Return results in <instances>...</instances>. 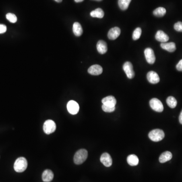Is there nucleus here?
Here are the masks:
<instances>
[{
    "label": "nucleus",
    "instance_id": "f257e3e1",
    "mask_svg": "<svg viewBox=\"0 0 182 182\" xmlns=\"http://www.w3.org/2000/svg\"><path fill=\"white\" fill-rule=\"evenodd\" d=\"M27 161L24 157H19L15 161L14 169L17 172H23L27 169Z\"/></svg>",
    "mask_w": 182,
    "mask_h": 182
},
{
    "label": "nucleus",
    "instance_id": "f03ea898",
    "mask_svg": "<svg viewBox=\"0 0 182 182\" xmlns=\"http://www.w3.org/2000/svg\"><path fill=\"white\" fill-rule=\"evenodd\" d=\"M88 155V153L87 150L84 149H80L79 151H77L74 155L73 158L74 163L77 165L81 164L83 163H84L85 160L87 159Z\"/></svg>",
    "mask_w": 182,
    "mask_h": 182
},
{
    "label": "nucleus",
    "instance_id": "7ed1b4c3",
    "mask_svg": "<svg viewBox=\"0 0 182 182\" xmlns=\"http://www.w3.org/2000/svg\"><path fill=\"white\" fill-rule=\"evenodd\" d=\"M164 133L160 129H155L149 133V138L153 142L160 141L164 137Z\"/></svg>",
    "mask_w": 182,
    "mask_h": 182
},
{
    "label": "nucleus",
    "instance_id": "20e7f679",
    "mask_svg": "<svg viewBox=\"0 0 182 182\" xmlns=\"http://www.w3.org/2000/svg\"><path fill=\"white\" fill-rule=\"evenodd\" d=\"M56 129V123L52 120H47L43 123V130L45 134H51L55 131Z\"/></svg>",
    "mask_w": 182,
    "mask_h": 182
},
{
    "label": "nucleus",
    "instance_id": "39448f33",
    "mask_svg": "<svg viewBox=\"0 0 182 182\" xmlns=\"http://www.w3.org/2000/svg\"><path fill=\"white\" fill-rule=\"evenodd\" d=\"M150 106L153 110L156 112H161L163 110V106L161 101L157 98H153L150 102Z\"/></svg>",
    "mask_w": 182,
    "mask_h": 182
},
{
    "label": "nucleus",
    "instance_id": "423d86ee",
    "mask_svg": "<svg viewBox=\"0 0 182 182\" xmlns=\"http://www.w3.org/2000/svg\"><path fill=\"white\" fill-rule=\"evenodd\" d=\"M123 69L125 71L127 77L130 79H132L134 77V72L133 66L130 62L127 61L124 63Z\"/></svg>",
    "mask_w": 182,
    "mask_h": 182
},
{
    "label": "nucleus",
    "instance_id": "0eeeda50",
    "mask_svg": "<svg viewBox=\"0 0 182 182\" xmlns=\"http://www.w3.org/2000/svg\"><path fill=\"white\" fill-rule=\"evenodd\" d=\"M67 108L69 113L71 114H76L79 112L80 107L79 104L77 103L76 101L73 100H70L69 101L67 105Z\"/></svg>",
    "mask_w": 182,
    "mask_h": 182
},
{
    "label": "nucleus",
    "instance_id": "6e6552de",
    "mask_svg": "<svg viewBox=\"0 0 182 182\" xmlns=\"http://www.w3.org/2000/svg\"><path fill=\"white\" fill-rule=\"evenodd\" d=\"M145 56L147 62L150 64H154L155 61V56L154 54V51L151 48H148L145 50Z\"/></svg>",
    "mask_w": 182,
    "mask_h": 182
},
{
    "label": "nucleus",
    "instance_id": "1a4fd4ad",
    "mask_svg": "<svg viewBox=\"0 0 182 182\" xmlns=\"http://www.w3.org/2000/svg\"><path fill=\"white\" fill-rule=\"evenodd\" d=\"M147 80L149 83L152 84H156L160 81V78L156 72L150 71L147 74Z\"/></svg>",
    "mask_w": 182,
    "mask_h": 182
},
{
    "label": "nucleus",
    "instance_id": "9d476101",
    "mask_svg": "<svg viewBox=\"0 0 182 182\" xmlns=\"http://www.w3.org/2000/svg\"><path fill=\"white\" fill-rule=\"evenodd\" d=\"M100 161L106 167H110L112 164V158L108 153H104L100 157Z\"/></svg>",
    "mask_w": 182,
    "mask_h": 182
},
{
    "label": "nucleus",
    "instance_id": "9b49d317",
    "mask_svg": "<svg viewBox=\"0 0 182 182\" xmlns=\"http://www.w3.org/2000/svg\"><path fill=\"white\" fill-rule=\"evenodd\" d=\"M121 29L118 27H114L109 30L108 33V38L111 40H114L119 36L121 34Z\"/></svg>",
    "mask_w": 182,
    "mask_h": 182
},
{
    "label": "nucleus",
    "instance_id": "f8f14e48",
    "mask_svg": "<svg viewBox=\"0 0 182 182\" xmlns=\"http://www.w3.org/2000/svg\"><path fill=\"white\" fill-rule=\"evenodd\" d=\"M88 72L90 74L93 76H98L102 73L103 68L99 65H93L89 67Z\"/></svg>",
    "mask_w": 182,
    "mask_h": 182
},
{
    "label": "nucleus",
    "instance_id": "ddd939ff",
    "mask_svg": "<svg viewBox=\"0 0 182 182\" xmlns=\"http://www.w3.org/2000/svg\"><path fill=\"white\" fill-rule=\"evenodd\" d=\"M102 102L104 105L114 107H115V105H116V100L114 96H109L104 98L102 100Z\"/></svg>",
    "mask_w": 182,
    "mask_h": 182
},
{
    "label": "nucleus",
    "instance_id": "4468645a",
    "mask_svg": "<svg viewBox=\"0 0 182 182\" xmlns=\"http://www.w3.org/2000/svg\"><path fill=\"white\" fill-rule=\"evenodd\" d=\"M155 39L157 41L161 42L167 43L169 40V37L167 34L162 31H158L156 34Z\"/></svg>",
    "mask_w": 182,
    "mask_h": 182
},
{
    "label": "nucleus",
    "instance_id": "2eb2a0df",
    "mask_svg": "<svg viewBox=\"0 0 182 182\" xmlns=\"http://www.w3.org/2000/svg\"><path fill=\"white\" fill-rule=\"evenodd\" d=\"M97 49L98 52L101 54L106 53L108 50L106 43L103 40H100L97 43Z\"/></svg>",
    "mask_w": 182,
    "mask_h": 182
},
{
    "label": "nucleus",
    "instance_id": "dca6fc26",
    "mask_svg": "<svg viewBox=\"0 0 182 182\" xmlns=\"http://www.w3.org/2000/svg\"><path fill=\"white\" fill-rule=\"evenodd\" d=\"M161 48L169 52H174L176 50V46L175 43H163L160 45Z\"/></svg>",
    "mask_w": 182,
    "mask_h": 182
},
{
    "label": "nucleus",
    "instance_id": "f3484780",
    "mask_svg": "<svg viewBox=\"0 0 182 182\" xmlns=\"http://www.w3.org/2000/svg\"><path fill=\"white\" fill-rule=\"evenodd\" d=\"M54 174L50 170H45L42 174V180L43 182H50L53 179Z\"/></svg>",
    "mask_w": 182,
    "mask_h": 182
},
{
    "label": "nucleus",
    "instance_id": "a211bd4d",
    "mask_svg": "<svg viewBox=\"0 0 182 182\" xmlns=\"http://www.w3.org/2000/svg\"><path fill=\"white\" fill-rule=\"evenodd\" d=\"M172 154L170 151H165L160 156L159 160L160 163H165L167 161H170L172 158Z\"/></svg>",
    "mask_w": 182,
    "mask_h": 182
},
{
    "label": "nucleus",
    "instance_id": "6ab92c4d",
    "mask_svg": "<svg viewBox=\"0 0 182 182\" xmlns=\"http://www.w3.org/2000/svg\"><path fill=\"white\" fill-rule=\"evenodd\" d=\"M127 162L130 166H136L139 163V158L136 155L131 154L128 156Z\"/></svg>",
    "mask_w": 182,
    "mask_h": 182
},
{
    "label": "nucleus",
    "instance_id": "aec40b11",
    "mask_svg": "<svg viewBox=\"0 0 182 182\" xmlns=\"http://www.w3.org/2000/svg\"><path fill=\"white\" fill-rule=\"evenodd\" d=\"M73 31L76 36H80L83 34V28L79 23H74L73 25Z\"/></svg>",
    "mask_w": 182,
    "mask_h": 182
},
{
    "label": "nucleus",
    "instance_id": "412c9836",
    "mask_svg": "<svg viewBox=\"0 0 182 182\" xmlns=\"http://www.w3.org/2000/svg\"><path fill=\"white\" fill-rule=\"evenodd\" d=\"M90 15L93 17L102 18L104 16V12L101 8H97L90 13Z\"/></svg>",
    "mask_w": 182,
    "mask_h": 182
},
{
    "label": "nucleus",
    "instance_id": "4be33fe9",
    "mask_svg": "<svg viewBox=\"0 0 182 182\" xmlns=\"http://www.w3.org/2000/svg\"><path fill=\"white\" fill-rule=\"evenodd\" d=\"M131 1L132 0H118V4L122 10H126L128 8Z\"/></svg>",
    "mask_w": 182,
    "mask_h": 182
},
{
    "label": "nucleus",
    "instance_id": "5701e85b",
    "mask_svg": "<svg viewBox=\"0 0 182 182\" xmlns=\"http://www.w3.org/2000/svg\"><path fill=\"white\" fill-rule=\"evenodd\" d=\"M166 9L163 7H158L153 11V14L157 17H163L166 14Z\"/></svg>",
    "mask_w": 182,
    "mask_h": 182
},
{
    "label": "nucleus",
    "instance_id": "b1692460",
    "mask_svg": "<svg viewBox=\"0 0 182 182\" xmlns=\"http://www.w3.org/2000/svg\"><path fill=\"white\" fill-rule=\"evenodd\" d=\"M167 103L168 106L171 108H175L177 105L176 100L172 96H170L167 98Z\"/></svg>",
    "mask_w": 182,
    "mask_h": 182
},
{
    "label": "nucleus",
    "instance_id": "393cba45",
    "mask_svg": "<svg viewBox=\"0 0 182 182\" xmlns=\"http://www.w3.org/2000/svg\"><path fill=\"white\" fill-rule=\"evenodd\" d=\"M142 34L141 28L140 27H137L136 28V30L134 31L133 34V39L134 40H137L140 38Z\"/></svg>",
    "mask_w": 182,
    "mask_h": 182
},
{
    "label": "nucleus",
    "instance_id": "a878e982",
    "mask_svg": "<svg viewBox=\"0 0 182 182\" xmlns=\"http://www.w3.org/2000/svg\"><path fill=\"white\" fill-rule=\"evenodd\" d=\"M6 18L10 21V23H15L17 21V18L16 16L13 13H8L6 15Z\"/></svg>",
    "mask_w": 182,
    "mask_h": 182
},
{
    "label": "nucleus",
    "instance_id": "bb28decb",
    "mask_svg": "<svg viewBox=\"0 0 182 182\" xmlns=\"http://www.w3.org/2000/svg\"><path fill=\"white\" fill-rule=\"evenodd\" d=\"M103 110L105 112H108V113H110V112H114V111L115 110V107H114L108 106L106 105H104L103 104L102 106Z\"/></svg>",
    "mask_w": 182,
    "mask_h": 182
},
{
    "label": "nucleus",
    "instance_id": "cd10ccee",
    "mask_svg": "<svg viewBox=\"0 0 182 182\" xmlns=\"http://www.w3.org/2000/svg\"><path fill=\"white\" fill-rule=\"evenodd\" d=\"M174 28L176 31L179 32H182V23L179 21L178 23H176L174 25Z\"/></svg>",
    "mask_w": 182,
    "mask_h": 182
},
{
    "label": "nucleus",
    "instance_id": "c85d7f7f",
    "mask_svg": "<svg viewBox=\"0 0 182 182\" xmlns=\"http://www.w3.org/2000/svg\"><path fill=\"white\" fill-rule=\"evenodd\" d=\"M7 31V27L4 24H0V34H3Z\"/></svg>",
    "mask_w": 182,
    "mask_h": 182
},
{
    "label": "nucleus",
    "instance_id": "c756f323",
    "mask_svg": "<svg viewBox=\"0 0 182 182\" xmlns=\"http://www.w3.org/2000/svg\"><path fill=\"white\" fill-rule=\"evenodd\" d=\"M176 68L178 71L182 72V59L179 62V63L176 64Z\"/></svg>",
    "mask_w": 182,
    "mask_h": 182
},
{
    "label": "nucleus",
    "instance_id": "7c9ffc66",
    "mask_svg": "<svg viewBox=\"0 0 182 182\" xmlns=\"http://www.w3.org/2000/svg\"><path fill=\"white\" fill-rule=\"evenodd\" d=\"M179 119L180 122V123L182 125V111H181V114H180Z\"/></svg>",
    "mask_w": 182,
    "mask_h": 182
},
{
    "label": "nucleus",
    "instance_id": "2f4dec72",
    "mask_svg": "<svg viewBox=\"0 0 182 182\" xmlns=\"http://www.w3.org/2000/svg\"><path fill=\"white\" fill-rule=\"evenodd\" d=\"M84 0H74V1L76 2V3H80L83 2Z\"/></svg>",
    "mask_w": 182,
    "mask_h": 182
},
{
    "label": "nucleus",
    "instance_id": "473e14b6",
    "mask_svg": "<svg viewBox=\"0 0 182 182\" xmlns=\"http://www.w3.org/2000/svg\"><path fill=\"white\" fill-rule=\"evenodd\" d=\"M55 1L57 2L58 3H61L62 1V0H54Z\"/></svg>",
    "mask_w": 182,
    "mask_h": 182
},
{
    "label": "nucleus",
    "instance_id": "72a5a7b5",
    "mask_svg": "<svg viewBox=\"0 0 182 182\" xmlns=\"http://www.w3.org/2000/svg\"><path fill=\"white\" fill-rule=\"evenodd\" d=\"M95 1H101L102 0H95Z\"/></svg>",
    "mask_w": 182,
    "mask_h": 182
}]
</instances>
